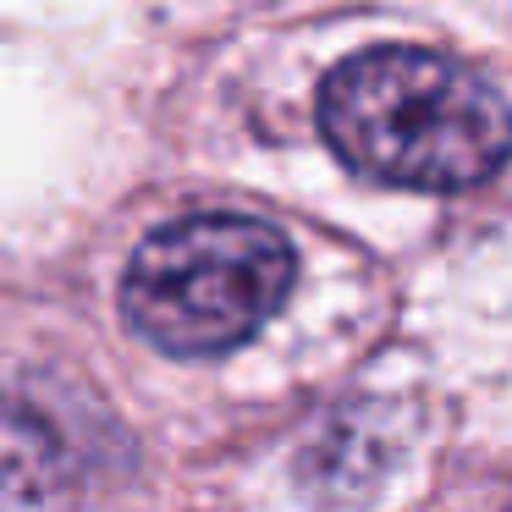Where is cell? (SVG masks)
<instances>
[{
	"label": "cell",
	"instance_id": "1",
	"mask_svg": "<svg viewBox=\"0 0 512 512\" xmlns=\"http://www.w3.org/2000/svg\"><path fill=\"white\" fill-rule=\"evenodd\" d=\"M320 133L353 171L419 193H457L512 155V105L474 67L380 45L347 56L320 89Z\"/></svg>",
	"mask_w": 512,
	"mask_h": 512
},
{
	"label": "cell",
	"instance_id": "2",
	"mask_svg": "<svg viewBox=\"0 0 512 512\" xmlns=\"http://www.w3.org/2000/svg\"><path fill=\"white\" fill-rule=\"evenodd\" d=\"M298 259L270 221L188 215L138 243L122 276V314L144 342L177 358L232 353L292 292Z\"/></svg>",
	"mask_w": 512,
	"mask_h": 512
}]
</instances>
